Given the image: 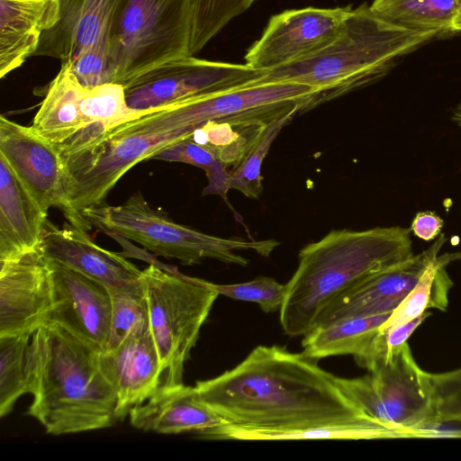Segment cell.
Here are the masks:
<instances>
[{
  "label": "cell",
  "instance_id": "6da1fadb",
  "mask_svg": "<svg viewBox=\"0 0 461 461\" xmlns=\"http://www.w3.org/2000/svg\"><path fill=\"white\" fill-rule=\"evenodd\" d=\"M337 378L303 352L258 346L233 368L198 381L194 387L206 405L236 425L286 428L371 420L344 393Z\"/></svg>",
  "mask_w": 461,
  "mask_h": 461
},
{
  "label": "cell",
  "instance_id": "7a4b0ae2",
  "mask_svg": "<svg viewBox=\"0 0 461 461\" xmlns=\"http://www.w3.org/2000/svg\"><path fill=\"white\" fill-rule=\"evenodd\" d=\"M413 255L411 228L401 226L333 230L308 244L286 283L279 310L283 330L290 337L304 336L339 296Z\"/></svg>",
  "mask_w": 461,
  "mask_h": 461
},
{
  "label": "cell",
  "instance_id": "3957f363",
  "mask_svg": "<svg viewBox=\"0 0 461 461\" xmlns=\"http://www.w3.org/2000/svg\"><path fill=\"white\" fill-rule=\"evenodd\" d=\"M32 402L27 414L52 435L108 428L117 395L100 366L101 350L63 327L44 322L32 336Z\"/></svg>",
  "mask_w": 461,
  "mask_h": 461
},
{
  "label": "cell",
  "instance_id": "277c9868",
  "mask_svg": "<svg viewBox=\"0 0 461 461\" xmlns=\"http://www.w3.org/2000/svg\"><path fill=\"white\" fill-rule=\"evenodd\" d=\"M438 34L388 23L362 5L352 8L343 32L308 59L266 71L254 86L293 82L314 89L306 112L382 77L394 62Z\"/></svg>",
  "mask_w": 461,
  "mask_h": 461
},
{
  "label": "cell",
  "instance_id": "5b68a950",
  "mask_svg": "<svg viewBox=\"0 0 461 461\" xmlns=\"http://www.w3.org/2000/svg\"><path fill=\"white\" fill-rule=\"evenodd\" d=\"M368 372L354 378L338 376L337 382L386 438L442 437L429 373L420 367L407 342Z\"/></svg>",
  "mask_w": 461,
  "mask_h": 461
},
{
  "label": "cell",
  "instance_id": "8992f818",
  "mask_svg": "<svg viewBox=\"0 0 461 461\" xmlns=\"http://www.w3.org/2000/svg\"><path fill=\"white\" fill-rule=\"evenodd\" d=\"M82 215L99 231L135 241L156 255L178 259L184 265L212 258L246 267L249 260L236 250H253L267 257L278 245L274 240L224 239L179 224L153 208L140 192L122 204L104 203L84 210Z\"/></svg>",
  "mask_w": 461,
  "mask_h": 461
},
{
  "label": "cell",
  "instance_id": "52a82bcc",
  "mask_svg": "<svg viewBox=\"0 0 461 461\" xmlns=\"http://www.w3.org/2000/svg\"><path fill=\"white\" fill-rule=\"evenodd\" d=\"M314 92L309 86L293 82L247 86L150 110L119 124L116 130L122 133H179L190 137L194 129L208 121L270 123L288 113L305 112Z\"/></svg>",
  "mask_w": 461,
  "mask_h": 461
},
{
  "label": "cell",
  "instance_id": "ba28073f",
  "mask_svg": "<svg viewBox=\"0 0 461 461\" xmlns=\"http://www.w3.org/2000/svg\"><path fill=\"white\" fill-rule=\"evenodd\" d=\"M194 0H128L109 43L110 83L189 53Z\"/></svg>",
  "mask_w": 461,
  "mask_h": 461
},
{
  "label": "cell",
  "instance_id": "9c48e42d",
  "mask_svg": "<svg viewBox=\"0 0 461 461\" xmlns=\"http://www.w3.org/2000/svg\"><path fill=\"white\" fill-rule=\"evenodd\" d=\"M149 330L163 370L162 385L183 384L184 366L219 294L207 281L164 270H142Z\"/></svg>",
  "mask_w": 461,
  "mask_h": 461
},
{
  "label": "cell",
  "instance_id": "30bf717a",
  "mask_svg": "<svg viewBox=\"0 0 461 461\" xmlns=\"http://www.w3.org/2000/svg\"><path fill=\"white\" fill-rule=\"evenodd\" d=\"M264 74L246 64L185 56L158 65L122 86L129 109L140 114L185 100L253 86Z\"/></svg>",
  "mask_w": 461,
  "mask_h": 461
},
{
  "label": "cell",
  "instance_id": "8fae6325",
  "mask_svg": "<svg viewBox=\"0 0 461 461\" xmlns=\"http://www.w3.org/2000/svg\"><path fill=\"white\" fill-rule=\"evenodd\" d=\"M351 11V6L306 7L272 16L247 51L245 64L266 72L308 59L340 35Z\"/></svg>",
  "mask_w": 461,
  "mask_h": 461
},
{
  "label": "cell",
  "instance_id": "7c38bea8",
  "mask_svg": "<svg viewBox=\"0 0 461 461\" xmlns=\"http://www.w3.org/2000/svg\"><path fill=\"white\" fill-rule=\"evenodd\" d=\"M0 155L46 214L50 208H58L71 226L81 230L67 200L65 168L53 144L35 133L31 126L1 115Z\"/></svg>",
  "mask_w": 461,
  "mask_h": 461
},
{
  "label": "cell",
  "instance_id": "4fadbf2b",
  "mask_svg": "<svg viewBox=\"0 0 461 461\" xmlns=\"http://www.w3.org/2000/svg\"><path fill=\"white\" fill-rule=\"evenodd\" d=\"M47 260L50 306L45 322L58 324L102 352L105 351L111 327L110 291L65 265Z\"/></svg>",
  "mask_w": 461,
  "mask_h": 461
},
{
  "label": "cell",
  "instance_id": "5bb4252c",
  "mask_svg": "<svg viewBox=\"0 0 461 461\" xmlns=\"http://www.w3.org/2000/svg\"><path fill=\"white\" fill-rule=\"evenodd\" d=\"M50 306L49 263L39 249L0 261V336L33 332Z\"/></svg>",
  "mask_w": 461,
  "mask_h": 461
},
{
  "label": "cell",
  "instance_id": "9a60e30c",
  "mask_svg": "<svg viewBox=\"0 0 461 461\" xmlns=\"http://www.w3.org/2000/svg\"><path fill=\"white\" fill-rule=\"evenodd\" d=\"M446 240L440 233L427 249L344 293L322 312L314 327L344 318L392 313L415 287L429 263L439 255Z\"/></svg>",
  "mask_w": 461,
  "mask_h": 461
},
{
  "label": "cell",
  "instance_id": "2e32d148",
  "mask_svg": "<svg viewBox=\"0 0 461 461\" xmlns=\"http://www.w3.org/2000/svg\"><path fill=\"white\" fill-rule=\"evenodd\" d=\"M38 249L47 259L83 274L109 291L145 292L142 270L121 254L101 248L86 231L70 224L59 229L47 221Z\"/></svg>",
  "mask_w": 461,
  "mask_h": 461
},
{
  "label": "cell",
  "instance_id": "e0dca14e",
  "mask_svg": "<svg viewBox=\"0 0 461 461\" xmlns=\"http://www.w3.org/2000/svg\"><path fill=\"white\" fill-rule=\"evenodd\" d=\"M128 0H60L61 19L43 33L33 56L69 63L80 51L94 48L109 57L113 28Z\"/></svg>",
  "mask_w": 461,
  "mask_h": 461
},
{
  "label": "cell",
  "instance_id": "ac0fdd59",
  "mask_svg": "<svg viewBox=\"0 0 461 461\" xmlns=\"http://www.w3.org/2000/svg\"><path fill=\"white\" fill-rule=\"evenodd\" d=\"M100 366L117 395V417L150 398L163 384L160 358L150 330L128 337L101 352Z\"/></svg>",
  "mask_w": 461,
  "mask_h": 461
},
{
  "label": "cell",
  "instance_id": "d6986e66",
  "mask_svg": "<svg viewBox=\"0 0 461 461\" xmlns=\"http://www.w3.org/2000/svg\"><path fill=\"white\" fill-rule=\"evenodd\" d=\"M131 424L160 434L203 432L225 423L200 398L194 386L161 385L147 401L129 412Z\"/></svg>",
  "mask_w": 461,
  "mask_h": 461
},
{
  "label": "cell",
  "instance_id": "ffe728a7",
  "mask_svg": "<svg viewBox=\"0 0 461 461\" xmlns=\"http://www.w3.org/2000/svg\"><path fill=\"white\" fill-rule=\"evenodd\" d=\"M60 19V0H0V77L32 57Z\"/></svg>",
  "mask_w": 461,
  "mask_h": 461
},
{
  "label": "cell",
  "instance_id": "44dd1931",
  "mask_svg": "<svg viewBox=\"0 0 461 461\" xmlns=\"http://www.w3.org/2000/svg\"><path fill=\"white\" fill-rule=\"evenodd\" d=\"M47 215L0 155V261L38 249Z\"/></svg>",
  "mask_w": 461,
  "mask_h": 461
},
{
  "label": "cell",
  "instance_id": "7402d4cb",
  "mask_svg": "<svg viewBox=\"0 0 461 461\" xmlns=\"http://www.w3.org/2000/svg\"><path fill=\"white\" fill-rule=\"evenodd\" d=\"M82 86L69 67L60 69L46 88L45 95L31 128L56 148L64 145L86 129Z\"/></svg>",
  "mask_w": 461,
  "mask_h": 461
},
{
  "label": "cell",
  "instance_id": "603a6c76",
  "mask_svg": "<svg viewBox=\"0 0 461 461\" xmlns=\"http://www.w3.org/2000/svg\"><path fill=\"white\" fill-rule=\"evenodd\" d=\"M200 437L208 439L243 441L386 438L383 429L367 419L311 423L286 428H259L225 422L203 432Z\"/></svg>",
  "mask_w": 461,
  "mask_h": 461
},
{
  "label": "cell",
  "instance_id": "cb8c5ba5",
  "mask_svg": "<svg viewBox=\"0 0 461 461\" xmlns=\"http://www.w3.org/2000/svg\"><path fill=\"white\" fill-rule=\"evenodd\" d=\"M391 314L349 317L316 326L303 336V353L315 360L341 355L356 357L363 352Z\"/></svg>",
  "mask_w": 461,
  "mask_h": 461
},
{
  "label": "cell",
  "instance_id": "d4e9b609",
  "mask_svg": "<svg viewBox=\"0 0 461 461\" xmlns=\"http://www.w3.org/2000/svg\"><path fill=\"white\" fill-rule=\"evenodd\" d=\"M371 12L393 25L420 32H451L458 0H373Z\"/></svg>",
  "mask_w": 461,
  "mask_h": 461
},
{
  "label": "cell",
  "instance_id": "484cf974",
  "mask_svg": "<svg viewBox=\"0 0 461 461\" xmlns=\"http://www.w3.org/2000/svg\"><path fill=\"white\" fill-rule=\"evenodd\" d=\"M461 259V252L438 255L427 267L419 282L403 299L383 326L407 323L423 314L428 309L446 311L448 293L453 286L447 267Z\"/></svg>",
  "mask_w": 461,
  "mask_h": 461
},
{
  "label": "cell",
  "instance_id": "4316f807",
  "mask_svg": "<svg viewBox=\"0 0 461 461\" xmlns=\"http://www.w3.org/2000/svg\"><path fill=\"white\" fill-rule=\"evenodd\" d=\"M269 124L250 120L208 121L194 129L189 138L209 149L228 168L233 169Z\"/></svg>",
  "mask_w": 461,
  "mask_h": 461
},
{
  "label": "cell",
  "instance_id": "83f0119b",
  "mask_svg": "<svg viewBox=\"0 0 461 461\" xmlns=\"http://www.w3.org/2000/svg\"><path fill=\"white\" fill-rule=\"evenodd\" d=\"M33 332L0 336V416L7 415L15 402L31 393L33 377Z\"/></svg>",
  "mask_w": 461,
  "mask_h": 461
},
{
  "label": "cell",
  "instance_id": "f1b7e54d",
  "mask_svg": "<svg viewBox=\"0 0 461 461\" xmlns=\"http://www.w3.org/2000/svg\"><path fill=\"white\" fill-rule=\"evenodd\" d=\"M149 159L181 162L203 169L208 179L203 195L217 194L229 203L227 194L230 190V170L209 149L191 138L180 140L159 149Z\"/></svg>",
  "mask_w": 461,
  "mask_h": 461
},
{
  "label": "cell",
  "instance_id": "f546056e",
  "mask_svg": "<svg viewBox=\"0 0 461 461\" xmlns=\"http://www.w3.org/2000/svg\"><path fill=\"white\" fill-rule=\"evenodd\" d=\"M296 113H288L275 120L267 127L241 162L235 168L230 170V189H236L249 198H258L261 194L263 191V176L261 175L263 160L275 139Z\"/></svg>",
  "mask_w": 461,
  "mask_h": 461
},
{
  "label": "cell",
  "instance_id": "4dcf8cb0",
  "mask_svg": "<svg viewBox=\"0 0 461 461\" xmlns=\"http://www.w3.org/2000/svg\"><path fill=\"white\" fill-rule=\"evenodd\" d=\"M82 108L86 128L95 125L105 131L139 115L129 109L124 87L119 83L85 86Z\"/></svg>",
  "mask_w": 461,
  "mask_h": 461
},
{
  "label": "cell",
  "instance_id": "1f68e13d",
  "mask_svg": "<svg viewBox=\"0 0 461 461\" xmlns=\"http://www.w3.org/2000/svg\"><path fill=\"white\" fill-rule=\"evenodd\" d=\"M256 0H194L189 53L200 52L233 18Z\"/></svg>",
  "mask_w": 461,
  "mask_h": 461
},
{
  "label": "cell",
  "instance_id": "d6a6232c",
  "mask_svg": "<svg viewBox=\"0 0 461 461\" xmlns=\"http://www.w3.org/2000/svg\"><path fill=\"white\" fill-rule=\"evenodd\" d=\"M110 294L111 327L106 350L116 348L130 336L150 330L145 292L110 291Z\"/></svg>",
  "mask_w": 461,
  "mask_h": 461
},
{
  "label": "cell",
  "instance_id": "836d02e7",
  "mask_svg": "<svg viewBox=\"0 0 461 461\" xmlns=\"http://www.w3.org/2000/svg\"><path fill=\"white\" fill-rule=\"evenodd\" d=\"M207 284L219 295L258 303L266 312L279 311L286 294V284H280L268 276H259L240 284L219 285L208 281Z\"/></svg>",
  "mask_w": 461,
  "mask_h": 461
},
{
  "label": "cell",
  "instance_id": "e575fe53",
  "mask_svg": "<svg viewBox=\"0 0 461 461\" xmlns=\"http://www.w3.org/2000/svg\"><path fill=\"white\" fill-rule=\"evenodd\" d=\"M430 315L425 312L404 324L381 325L363 352L355 357L357 363L369 370L376 363L386 360L397 348L407 342L413 331Z\"/></svg>",
  "mask_w": 461,
  "mask_h": 461
},
{
  "label": "cell",
  "instance_id": "d590c367",
  "mask_svg": "<svg viewBox=\"0 0 461 461\" xmlns=\"http://www.w3.org/2000/svg\"><path fill=\"white\" fill-rule=\"evenodd\" d=\"M429 375L440 421L461 424V367Z\"/></svg>",
  "mask_w": 461,
  "mask_h": 461
},
{
  "label": "cell",
  "instance_id": "8d00e7d4",
  "mask_svg": "<svg viewBox=\"0 0 461 461\" xmlns=\"http://www.w3.org/2000/svg\"><path fill=\"white\" fill-rule=\"evenodd\" d=\"M444 221L437 213L431 211L419 212L414 216L411 230L425 241L437 239L441 233Z\"/></svg>",
  "mask_w": 461,
  "mask_h": 461
},
{
  "label": "cell",
  "instance_id": "74e56055",
  "mask_svg": "<svg viewBox=\"0 0 461 461\" xmlns=\"http://www.w3.org/2000/svg\"><path fill=\"white\" fill-rule=\"evenodd\" d=\"M451 32H461V6L459 8V11L454 20Z\"/></svg>",
  "mask_w": 461,
  "mask_h": 461
},
{
  "label": "cell",
  "instance_id": "f35d334b",
  "mask_svg": "<svg viewBox=\"0 0 461 461\" xmlns=\"http://www.w3.org/2000/svg\"><path fill=\"white\" fill-rule=\"evenodd\" d=\"M452 119L461 127V104L455 110Z\"/></svg>",
  "mask_w": 461,
  "mask_h": 461
},
{
  "label": "cell",
  "instance_id": "ab89813d",
  "mask_svg": "<svg viewBox=\"0 0 461 461\" xmlns=\"http://www.w3.org/2000/svg\"><path fill=\"white\" fill-rule=\"evenodd\" d=\"M459 1V4H460V6H461V0H458Z\"/></svg>",
  "mask_w": 461,
  "mask_h": 461
}]
</instances>
